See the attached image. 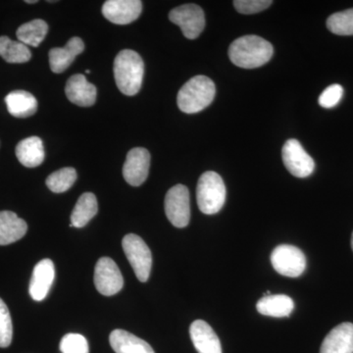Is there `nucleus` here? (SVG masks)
Segmentation results:
<instances>
[{"label": "nucleus", "mask_w": 353, "mask_h": 353, "mask_svg": "<svg viewBox=\"0 0 353 353\" xmlns=\"http://www.w3.org/2000/svg\"><path fill=\"white\" fill-rule=\"evenodd\" d=\"M145 64L139 53L124 50L118 53L114 61L116 85L122 94L132 97L138 94L143 83Z\"/></svg>", "instance_id": "nucleus-2"}, {"label": "nucleus", "mask_w": 353, "mask_h": 353, "mask_svg": "<svg viewBox=\"0 0 353 353\" xmlns=\"http://www.w3.org/2000/svg\"><path fill=\"white\" fill-rule=\"evenodd\" d=\"M352 250H353V233H352Z\"/></svg>", "instance_id": "nucleus-33"}, {"label": "nucleus", "mask_w": 353, "mask_h": 353, "mask_svg": "<svg viewBox=\"0 0 353 353\" xmlns=\"http://www.w3.org/2000/svg\"><path fill=\"white\" fill-rule=\"evenodd\" d=\"M99 211L97 196L92 192H85L77 201L71 215V226L83 228Z\"/></svg>", "instance_id": "nucleus-23"}, {"label": "nucleus", "mask_w": 353, "mask_h": 353, "mask_svg": "<svg viewBox=\"0 0 353 353\" xmlns=\"http://www.w3.org/2000/svg\"><path fill=\"white\" fill-rule=\"evenodd\" d=\"M16 157L23 166L36 168L43 163L44 153L43 143L39 137H30L21 141L16 146Z\"/></svg>", "instance_id": "nucleus-20"}, {"label": "nucleus", "mask_w": 353, "mask_h": 353, "mask_svg": "<svg viewBox=\"0 0 353 353\" xmlns=\"http://www.w3.org/2000/svg\"><path fill=\"white\" fill-rule=\"evenodd\" d=\"M28 231L25 220L12 211L0 212V245H10L21 240Z\"/></svg>", "instance_id": "nucleus-18"}, {"label": "nucleus", "mask_w": 353, "mask_h": 353, "mask_svg": "<svg viewBox=\"0 0 353 353\" xmlns=\"http://www.w3.org/2000/svg\"><path fill=\"white\" fill-rule=\"evenodd\" d=\"M85 50L82 39L74 37L63 48H55L50 51V65L53 73H63L73 63L75 58Z\"/></svg>", "instance_id": "nucleus-17"}, {"label": "nucleus", "mask_w": 353, "mask_h": 353, "mask_svg": "<svg viewBox=\"0 0 353 353\" xmlns=\"http://www.w3.org/2000/svg\"><path fill=\"white\" fill-rule=\"evenodd\" d=\"M165 213L171 224L185 228L190 219V192L183 185H176L165 196Z\"/></svg>", "instance_id": "nucleus-7"}, {"label": "nucleus", "mask_w": 353, "mask_h": 353, "mask_svg": "<svg viewBox=\"0 0 353 353\" xmlns=\"http://www.w3.org/2000/svg\"><path fill=\"white\" fill-rule=\"evenodd\" d=\"M13 324L6 303L0 299V347L6 348L12 343Z\"/></svg>", "instance_id": "nucleus-28"}, {"label": "nucleus", "mask_w": 353, "mask_h": 353, "mask_svg": "<svg viewBox=\"0 0 353 353\" xmlns=\"http://www.w3.org/2000/svg\"><path fill=\"white\" fill-rule=\"evenodd\" d=\"M143 3L139 0H108L102 6V14L111 23L127 25L139 17Z\"/></svg>", "instance_id": "nucleus-12"}, {"label": "nucleus", "mask_w": 353, "mask_h": 353, "mask_svg": "<svg viewBox=\"0 0 353 353\" xmlns=\"http://www.w3.org/2000/svg\"><path fill=\"white\" fill-rule=\"evenodd\" d=\"M65 92L72 103L82 108L94 105L97 101V88L82 74H76L67 81Z\"/></svg>", "instance_id": "nucleus-14"}, {"label": "nucleus", "mask_w": 353, "mask_h": 353, "mask_svg": "<svg viewBox=\"0 0 353 353\" xmlns=\"http://www.w3.org/2000/svg\"><path fill=\"white\" fill-rule=\"evenodd\" d=\"M196 199L202 213L213 215L219 212L226 201V187L220 175L212 171L205 172L199 178Z\"/></svg>", "instance_id": "nucleus-4"}, {"label": "nucleus", "mask_w": 353, "mask_h": 353, "mask_svg": "<svg viewBox=\"0 0 353 353\" xmlns=\"http://www.w3.org/2000/svg\"><path fill=\"white\" fill-rule=\"evenodd\" d=\"M150 154L143 148H134L128 152L123 167L125 181L132 187L143 185L150 173Z\"/></svg>", "instance_id": "nucleus-11"}, {"label": "nucleus", "mask_w": 353, "mask_h": 353, "mask_svg": "<svg viewBox=\"0 0 353 353\" xmlns=\"http://www.w3.org/2000/svg\"><path fill=\"white\" fill-rule=\"evenodd\" d=\"M48 32V26L41 19L32 20L20 26L16 32L20 43L27 46L38 48L41 41L46 38Z\"/></svg>", "instance_id": "nucleus-24"}, {"label": "nucleus", "mask_w": 353, "mask_h": 353, "mask_svg": "<svg viewBox=\"0 0 353 353\" xmlns=\"http://www.w3.org/2000/svg\"><path fill=\"white\" fill-rule=\"evenodd\" d=\"M94 285L102 296L118 294L124 285L119 267L109 257H102L95 265Z\"/></svg>", "instance_id": "nucleus-10"}, {"label": "nucleus", "mask_w": 353, "mask_h": 353, "mask_svg": "<svg viewBox=\"0 0 353 353\" xmlns=\"http://www.w3.org/2000/svg\"><path fill=\"white\" fill-rule=\"evenodd\" d=\"M0 57L8 63H26L32 57L31 50L20 41L0 37Z\"/></svg>", "instance_id": "nucleus-25"}, {"label": "nucleus", "mask_w": 353, "mask_h": 353, "mask_svg": "<svg viewBox=\"0 0 353 353\" xmlns=\"http://www.w3.org/2000/svg\"><path fill=\"white\" fill-rule=\"evenodd\" d=\"M343 95V88L341 85L334 83L330 85L319 97V104L324 108H333L341 101Z\"/></svg>", "instance_id": "nucleus-31"}, {"label": "nucleus", "mask_w": 353, "mask_h": 353, "mask_svg": "<svg viewBox=\"0 0 353 353\" xmlns=\"http://www.w3.org/2000/svg\"><path fill=\"white\" fill-rule=\"evenodd\" d=\"M8 112L16 118H28L38 110V101L26 90H14L6 95Z\"/></svg>", "instance_id": "nucleus-21"}, {"label": "nucleus", "mask_w": 353, "mask_h": 353, "mask_svg": "<svg viewBox=\"0 0 353 353\" xmlns=\"http://www.w3.org/2000/svg\"><path fill=\"white\" fill-rule=\"evenodd\" d=\"M260 314L269 317H289L294 308V301L285 294H270L262 297L257 303Z\"/></svg>", "instance_id": "nucleus-22"}, {"label": "nucleus", "mask_w": 353, "mask_h": 353, "mask_svg": "<svg viewBox=\"0 0 353 353\" xmlns=\"http://www.w3.org/2000/svg\"><path fill=\"white\" fill-rule=\"evenodd\" d=\"M273 52V46L269 41L252 34L233 41L229 48V57L240 68L254 69L270 61Z\"/></svg>", "instance_id": "nucleus-1"}, {"label": "nucleus", "mask_w": 353, "mask_h": 353, "mask_svg": "<svg viewBox=\"0 0 353 353\" xmlns=\"http://www.w3.org/2000/svg\"><path fill=\"white\" fill-rule=\"evenodd\" d=\"M271 263L279 274L290 278L299 277L306 268L304 253L296 246L290 245L275 248L271 253Z\"/></svg>", "instance_id": "nucleus-6"}, {"label": "nucleus", "mask_w": 353, "mask_h": 353, "mask_svg": "<svg viewBox=\"0 0 353 353\" xmlns=\"http://www.w3.org/2000/svg\"><path fill=\"white\" fill-rule=\"evenodd\" d=\"M123 250L126 254L137 278L145 283L150 276L152 267V255L150 248L141 236L129 234L123 239Z\"/></svg>", "instance_id": "nucleus-5"}, {"label": "nucleus", "mask_w": 353, "mask_h": 353, "mask_svg": "<svg viewBox=\"0 0 353 353\" xmlns=\"http://www.w3.org/2000/svg\"><path fill=\"white\" fill-rule=\"evenodd\" d=\"M282 158L288 171L297 178H306L314 171V160L304 150L297 139L285 141L283 146Z\"/></svg>", "instance_id": "nucleus-9"}, {"label": "nucleus", "mask_w": 353, "mask_h": 353, "mask_svg": "<svg viewBox=\"0 0 353 353\" xmlns=\"http://www.w3.org/2000/svg\"><path fill=\"white\" fill-rule=\"evenodd\" d=\"M273 2L271 0H236L234 1V8L241 14H255L261 12L268 8Z\"/></svg>", "instance_id": "nucleus-30"}, {"label": "nucleus", "mask_w": 353, "mask_h": 353, "mask_svg": "<svg viewBox=\"0 0 353 353\" xmlns=\"http://www.w3.org/2000/svg\"><path fill=\"white\" fill-rule=\"evenodd\" d=\"M37 2H38V0H27V1H26V3L32 4L37 3Z\"/></svg>", "instance_id": "nucleus-32"}, {"label": "nucleus", "mask_w": 353, "mask_h": 353, "mask_svg": "<svg viewBox=\"0 0 353 353\" xmlns=\"http://www.w3.org/2000/svg\"><path fill=\"white\" fill-rule=\"evenodd\" d=\"M85 73H87V74H90V70H87V71H85Z\"/></svg>", "instance_id": "nucleus-34"}, {"label": "nucleus", "mask_w": 353, "mask_h": 353, "mask_svg": "<svg viewBox=\"0 0 353 353\" xmlns=\"http://www.w3.org/2000/svg\"><path fill=\"white\" fill-rule=\"evenodd\" d=\"M214 83L205 76H196L188 81L179 90L176 102L183 113L201 112L214 99Z\"/></svg>", "instance_id": "nucleus-3"}, {"label": "nucleus", "mask_w": 353, "mask_h": 353, "mask_svg": "<svg viewBox=\"0 0 353 353\" xmlns=\"http://www.w3.org/2000/svg\"><path fill=\"white\" fill-rule=\"evenodd\" d=\"M62 353H88L87 339L80 334H65L60 341Z\"/></svg>", "instance_id": "nucleus-29"}, {"label": "nucleus", "mask_w": 353, "mask_h": 353, "mask_svg": "<svg viewBox=\"0 0 353 353\" xmlns=\"http://www.w3.org/2000/svg\"><path fill=\"white\" fill-rule=\"evenodd\" d=\"M320 353H353V324L334 327L323 341Z\"/></svg>", "instance_id": "nucleus-15"}, {"label": "nucleus", "mask_w": 353, "mask_h": 353, "mask_svg": "<svg viewBox=\"0 0 353 353\" xmlns=\"http://www.w3.org/2000/svg\"><path fill=\"white\" fill-rule=\"evenodd\" d=\"M109 341L116 353H155L145 341L125 330L113 331L109 336Z\"/></svg>", "instance_id": "nucleus-19"}, {"label": "nucleus", "mask_w": 353, "mask_h": 353, "mask_svg": "<svg viewBox=\"0 0 353 353\" xmlns=\"http://www.w3.org/2000/svg\"><path fill=\"white\" fill-rule=\"evenodd\" d=\"M77 180V172L72 167L59 169L46 179V185L51 192L62 194L71 189Z\"/></svg>", "instance_id": "nucleus-26"}, {"label": "nucleus", "mask_w": 353, "mask_h": 353, "mask_svg": "<svg viewBox=\"0 0 353 353\" xmlns=\"http://www.w3.org/2000/svg\"><path fill=\"white\" fill-rule=\"evenodd\" d=\"M169 19L179 26L183 36L189 39L199 38L205 27L203 10L196 4H185L169 13Z\"/></svg>", "instance_id": "nucleus-8"}, {"label": "nucleus", "mask_w": 353, "mask_h": 353, "mask_svg": "<svg viewBox=\"0 0 353 353\" xmlns=\"http://www.w3.org/2000/svg\"><path fill=\"white\" fill-rule=\"evenodd\" d=\"M55 278L54 263L50 259H43L34 266L30 282L29 292L36 301H43L46 296Z\"/></svg>", "instance_id": "nucleus-13"}, {"label": "nucleus", "mask_w": 353, "mask_h": 353, "mask_svg": "<svg viewBox=\"0 0 353 353\" xmlns=\"http://www.w3.org/2000/svg\"><path fill=\"white\" fill-rule=\"evenodd\" d=\"M190 339L199 353H222L219 338L210 325L196 320L190 325Z\"/></svg>", "instance_id": "nucleus-16"}, {"label": "nucleus", "mask_w": 353, "mask_h": 353, "mask_svg": "<svg viewBox=\"0 0 353 353\" xmlns=\"http://www.w3.org/2000/svg\"><path fill=\"white\" fill-rule=\"evenodd\" d=\"M327 27L334 34L353 36V8L330 16Z\"/></svg>", "instance_id": "nucleus-27"}]
</instances>
